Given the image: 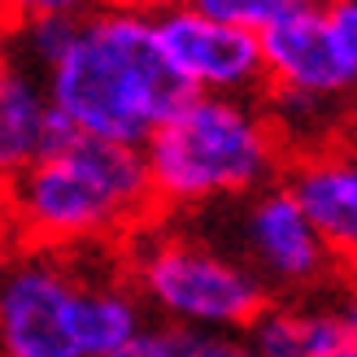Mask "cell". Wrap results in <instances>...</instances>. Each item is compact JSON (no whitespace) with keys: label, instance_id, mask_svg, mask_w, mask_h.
<instances>
[{"label":"cell","instance_id":"9a60e30c","mask_svg":"<svg viewBox=\"0 0 357 357\" xmlns=\"http://www.w3.org/2000/svg\"><path fill=\"white\" fill-rule=\"evenodd\" d=\"M288 5L292 0H201L205 13L222 17V22H231V26H244L253 35H261L271 22H279V17L288 13Z\"/></svg>","mask_w":357,"mask_h":357},{"label":"cell","instance_id":"5bb4252c","mask_svg":"<svg viewBox=\"0 0 357 357\" xmlns=\"http://www.w3.org/2000/svg\"><path fill=\"white\" fill-rule=\"evenodd\" d=\"M323 13H327V31H331L335 57H340L344 83H349V100H357V0H335Z\"/></svg>","mask_w":357,"mask_h":357},{"label":"cell","instance_id":"3957f363","mask_svg":"<svg viewBox=\"0 0 357 357\" xmlns=\"http://www.w3.org/2000/svg\"><path fill=\"white\" fill-rule=\"evenodd\" d=\"M149 331L118 266L17 248L0 271V357H109Z\"/></svg>","mask_w":357,"mask_h":357},{"label":"cell","instance_id":"ba28073f","mask_svg":"<svg viewBox=\"0 0 357 357\" xmlns=\"http://www.w3.org/2000/svg\"><path fill=\"white\" fill-rule=\"evenodd\" d=\"M261 87L275 100L305 105H349V83L335 57L327 13L305 0H292L288 13L257 35Z\"/></svg>","mask_w":357,"mask_h":357},{"label":"cell","instance_id":"7c38bea8","mask_svg":"<svg viewBox=\"0 0 357 357\" xmlns=\"http://www.w3.org/2000/svg\"><path fill=\"white\" fill-rule=\"evenodd\" d=\"M79 17L83 13L70 5H31L22 17H13V61L26 66L31 75H44L70 48Z\"/></svg>","mask_w":357,"mask_h":357},{"label":"cell","instance_id":"7a4b0ae2","mask_svg":"<svg viewBox=\"0 0 357 357\" xmlns=\"http://www.w3.org/2000/svg\"><path fill=\"white\" fill-rule=\"evenodd\" d=\"M17 248L96 253L131 240L157 213L139 149L61 135L0 192Z\"/></svg>","mask_w":357,"mask_h":357},{"label":"cell","instance_id":"277c9868","mask_svg":"<svg viewBox=\"0 0 357 357\" xmlns=\"http://www.w3.org/2000/svg\"><path fill=\"white\" fill-rule=\"evenodd\" d=\"M153 205L201 213L244 205L275 188L288 166V144L257 96H183L144 149Z\"/></svg>","mask_w":357,"mask_h":357},{"label":"cell","instance_id":"ac0fdd59","mask_svg":"<svg viewBox=\"0 0 357 357\" xmlns=\"http://www.w3.org/2000/svg\"><path fill=\"white\" fill-rule=\"evenodd\" d=\"M17 253V240H13V231H9V222H5V213H0V271H5V261Z\"/></svg>","mask_w":357,"mask_h":357},{"label":"cell","instance_id":"5b68a950","mask_svg":"<svg viewBox=\"0 0 357 357\" xmlns=\"http://www.w3.org/2000/svg\"><path fill=\"white\" fill-rule=\"evenodd\" d=\"M162 331H244L271 292L222 240L188 227H144L118 266Z\"/></svg>","mask_w":357,"mask_h":357},{"label":"cell","instance_id":"e0dca14e","mask_svg":"<svg viewBox=\"0 0 357 357\" xmlns=\"http://www.w3.org/2000/svg\"><path fill=\"white\" fill-rule=\"evenodd\" d=\"M13 66V17L0 13V70Z\"/></svg>","mask_w":357,"mask_h":357},{"label":"cell","instance_id":"30bf717a","mask_svg":"<svg viewBox=\"0 0 357 357\" xmlns=\"http://www.w3.org/2000/svg\"><path fill=\"white\" fill-rule=\"evenodd\" d=\"M244 340L253 357H331L349 344V331L327 283L310 296H271L244 327Z\"/></svg>","mask_w":357,"mask_h":357},{"label":"cell","instance_id":"4fadbf2b","mask_svg":"<svg viewBox=\"0 0 357 357\" xmlns=\"http://www.w3.org/2000/svg\"><path fill=\"white\" fill-rule=\"evenodd\" d=\"M170 357H253L244 331H166Z\"/></svg>","mask_w":357,"mask_h":357},{"label":"cell","instance_id":"52a82bcc","mask_svg":"<svg viewBox=\"0 0 357 357\" xmlns=\"http://www.w3.org/2000/svg\"><path fill=\"white\" fill-rule=\"evenodd\" d=\"M157 48L188 96H257L261 48L257 35L205 13L201 5H170L153 13Z\"/></svg>","mask_w":357,"mask_h":357},{"label":"cell","instance_id":"d6986e66","mask_svg":"<svg viewBox=\"0 0 357 357\" xmlns=\"http://www.w3.org/2000/svg\"><path fill=\"white\" fill-rule=\"evenodd\" d=\"M331 357H357V340H349V344H340V349H335Z\"/></svg>","mask_w":357,"mask_h":357},{"label":"cell","instance_id":"8992f818","mask_svg":"<svg viewBox=\"0 0 357 357\" xmlns=\"http://www.w3.org/2000/svg\"><path fill=\"white\" fill-rule=\"evenodd\" d=\"M227 248L271 296H310L340 279V261L279 183L236 205Z\"/></svg>","mask_w":357,"mask_h":357},{"label":"cell","instance_id":"8fae6325","mask_svg":"<svg viewBox=\"0 0 357 357\" xmlns=\"http://www.w3.org/2000/svg\"><path fill=\"white\" fill-rule=\"evenodd\" d=\"M61 135L66 127L48 109L40 75H31L17 61L9 70H0V192Z\"/></svg>","mask_w":357,"mask_h":357},{"label":"cell","instance_id":"9c48e42d","mask_svg":"<svg viewBox=\"0 0 357 357\" xmlns=\"http://www.w3.org/2000/svg\"><path fill=\"white\" fill-rule=\"evenodd\" d=\"M279 188L296 201L335 261H357V135H331L292 153Z\"/></svg>","mask_w":357,"mask_h":357},{"label":"cell","instance_id":"2e32d148","mask_svg":"<svg viewBox=\"0 0 357 357\" xmlns=\"http://www.w3.org/2000/svg\"><path fill=\"white\" fill-rule=\"evenodd\" d=\"M109 357H170V344H166V331L162 327H149L139 340H131L127 349H118Z\"/></svg>","mask_w":357,"mask_h":357},{"label":"cell","instance_id":"6da1fadb","mask_svg":"<svg viewBox=\"0 0 357 357\" xmlns=\"http://www.w3.org/2000/svg\"><path fill=\"white\" fill-rule=\"evenodd\" d=\"M44 100L70 135L144 149L188 92L157 48L149 9H92L44 75Z\"/></svg>","mask_w":357,"mask_h":357}]
</instances>
